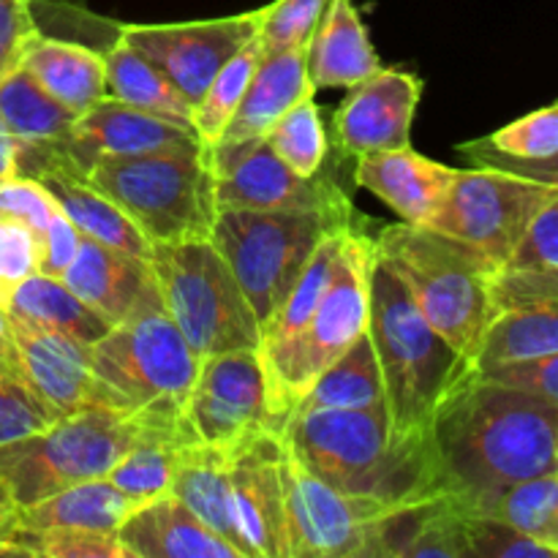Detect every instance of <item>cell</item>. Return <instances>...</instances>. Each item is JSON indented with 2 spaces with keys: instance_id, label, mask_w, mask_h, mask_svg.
Here are the masks:
<instances>
[{
  "instance_id": "6da1fadb",
  "label": "cell",
  "mask_w": 558,
  "mask_h": 558,
  "mask_svg": "<svg viewBox=\"0 0 558 558\" xmlns=\"http://www.w3.org/2000/svg\"><path fill=\"white\" fill-rule=\"evenodd\" d=\"M447 488L477 510L507 485L558 469V407L474 371L430 425Z\"/></svg>"
},
{
  "instance_id": "7a4b0ae2",
  "label": "cell",
  "mask_w": 558,
  "mask_h": 558,
  "mask_svg": "<svg viewBox=\"0 0 558 558\" xmlns=\"http://www.w3.org/2000/svg\"><path fill=\"white\" fill-rule=\"evenodd\" d=\"M278 436L311 474L347 494L392 507L452 494L430 434H398L385 403L298 412Z\"/></svg>"
},
{
  "instance_id": "3957f363",
  "label": "cell",
  "mask_w": 558,
  "mask_h": 558,
  "mask_svg": "<svg viewBox=\"0 0 558 558\" xmlns=\"http://www.w3.org/2000/svg\"><path fill=\"white\" fill-rule=\"evenodd\" d=\"M368 338L396 430L430 434L441 403L474 374V365L420 314L412 294L379 254L371 270Z\"/></svg>"
},
{
  "instance_id": "277c9868",
  "label": "cell",
  "mask_w": 558,
  "mask_h": 558,
  "mask_svg": "<svg viewBox=\"0 0 558 558\" xmlns=\"http://www.w3.org/2000/svg\"><path fill=\"white\" fill-rule=\"evenodd\" d=\"M374 243L420 314L474 365L480 341L496 316L494 270L463 245L417 223H387L374 234Z\"/></svg>"
},
{
  "instance_id": "5b68a950",
  "label": "cell",
  "mask_w": 558,
  "mask_h": 558,
  "mask_svg": "<svg viewBox=\"0 0 558 558\" xmlns=\"http://www.w3.org/2000/svg\"><path fill=\"white\" fill-rule=\"evenodd\" d=\"M376 262L374 234L365 229H347L341 262L327 287L325 298L316 305L311 319L281 347L262 354L267 379V407L270 428L281 434L283 423L294 412L314 381L368 332L371 314V270Z\"/></svg>"
},
{
  "instance_id": "8992f818",
  "label": "cell",
  "mask_w": 558,
  "mask_h": 558,
  "mask_svg": "<svg viewBox=\"0 0 558 558\" xmlns=\"http://www.w3.org/2000/svg\"><path fill=\"white\" fill-rule=\"evenodd\" d=\"M101 407L131 414H183L202 360L153 287L90 347Z\"/></svg>"
},
{
  "instance_id": "52a82bcc",
  "label": "cell",
  "mask_w": 558,
  "mask_h": 558,
  "mask_svg": "<svg viewBox=\"0 0 558 558\" xmlns=\"http://www.w3.org/2000/svg\"><path fill=\"white\" fill-rule=\"evenodd\" d=\"M87 183L118 205L150 245L210 240L216 227L207 145L107 158L87 172Z\"/></svg>"
},
{
  "instance_id": "ba28073f",
  "label": "cell",
  "mask_w": 558,
  "mask_h": 558,
  "mask_svg": "<svg viewBox=\"0 0 558 558\" xmlns=\"http://www.w3.org/2000/svg\"><path fill=\"white\" fill-rule=\"evenodd\" d=\"M158 294L196 357L262 347V327L213 240L153 245Z\"/></svg>"
},
{
  "instance_id": "9c48e42d",
  "label": "cell",
  "mask_w": 558,
  "mask_h": 558,
  "mask_svg": "<svg viewBox=\"0 0 558 558\" xmlns=\"http://www.w3.org/2000/svg\"><path fill=\"white\" fill-rule=\"evenodd\" d=\"M354 218L327 210H221L213 245L227 259L262 332L332 229Z\"/></svg>"
},
{
  "instance_id": "30bf717a",
  "label": "cell",
  "mask_w": 558,
  "mask_h": 558,
  "mask_svg": "<svg viewBox=\"0 0 558 558\" xmlns=\"http://www.w3.org/2000/svg\"><path fill=\"white\" fill-rule=\"evenodd\" d=\"M140 428L142 414L109 407L65 414L44 430L0 447V483L16 507H27L69 485L107 477Z\"/></svg>"
},
{
  "instance_id": "8fae6325",
  "label": "cell",
  "mask_w": 558,
  "mask_h": 558,
  "mask_svg": "<svg viewBox=\"0 0 558 558\" xmlns=\"http://www.w3.org/2000/svg\"><path fill=\"white\" fill-rule=\"evenodd\" d=\"M556 194V185L505 169H458L428 229L463 245L496 272L510 259L539 207Z\"/></svg>"
},
{
  "instance_id": "7c38bea8",
  "label": "cell",
  "mask_w": 558,
  "mask_h": 558,
  "mask_svg": "<svg viewBox=\"0 0 558 558\" xmlns=\"http://www.w3.org/2000/svg\"><path fill=\"white\" fill-rule=\"evenodd\" d=\"M289 558H376L379 526L396 507L347 494L292 456L281 439Z\"/></svg>"
},
{
  "instance_id": "4fadbf2b",
  "label": "cell",
  "mask_w": 558,
  "mask_h": 558,
  "mask_svg": "<svg viewBox=\"0 0 558 558\" xmlns=\"http://www.w3.org/2000/svg\"><path fill=\"white\" fill-rule=\"evenodd\" d=\"M216 207L221 210H327L352 216V202L322 169L303 178L289 169L265 140L207 145Z\"/></svg>"
},
{
  "instance_id": "5bb4252c",
  "label": "cell",
  "mask_w": 558,
  "mask_h": 558,
  "mask_svg": "<svg viewBox=\"0 0 558 558\" xmlns=\"http://www.w3.org/2000/svg\"><path fill=\"white\" fill-rule=\"evenodd\" d=\"M183 423L191 441L229 450L259 430H272L259 349L202 360L183 403Z\"/></svg>"
},
{
  "instance_id": "9a60e30c",
  "label": "cell",
  "mask_w": 558,
  "mask_h": 558,
  "mask_svg": "<svg viewBox=\"0 0 558 558\" xmlns=\"http://www.w3.org/2000/svg\"><path fill=\"white\" fill-rule=\"evenodd\" d=\"M259 22L262 9L174 25H125L120 38L145 54L196 107L213 76L259 33Z\"/></svg>"
},
{
  "instance_id": "2e32d148",
  "label": "cell",
  "mask_w": 558,
  "mask_h": 558,
  "mask_svg": "<svg viewBox=\"0 0 558 558\" xmlns=\"http://www.w3.org/2000/svg\"><path fill=\"white\" fill-rule=\"evenodd\" d=\"M423 98V80L401 69H385L349 87L332 118V140L341 156L398 150L412 145V123Z\"/></svg>"
},
{
  "instance_id": "e0dca14e",
  "label": "cell",
  "mask_w": 558,
  "mask_h": 558,
  "mask_svg": "<svg viewBox=\"0 0 558 558\" xmlns=\"http://www.w3.org/2000/svg\"><path fill=\"white\" fill-rule=\"evenodd\" d=\"M229 480L248 558H289L281 436L259 430L234 447Z\"/></svg>"
},
{
  "instance_id": "ac0fdd59",
  "label": "cell",
  "mask_w": 558,
  "mask_h": 558,
  "mask_svg": "<svg viewBox=\"0 0 558 558\" xmlns=\"http://www.w3.org/2000/svg\"><path fill=\"white\" fill-rule=\"evenodd\" d=\"M199 145L205 142L196 136L191 125L172 123V120H163L145 109L118 101V98L104 96L74 120L63 142V150L71 163L87 178V172L107 158L189 150V147Z\"/></svg>"
},
{
  "instance_id": "d6986e66",
  "label": "cell",
  "mask_w": 558,
  "mask_h": 558,
  "mask_svg": "<svg viewBox=\"0 0 558 558\" xmlns=\"http://www.w3.org/2000/svg\"><path fill=\"white\" fill-rule=\"evenodd\" d=\"M9 322L16 365L33 392L52 409L54 417H65L85 407H101L87 343L65 332L44 330L16 319Z\"/></svg>"
},
{
  "instance_id": "ffe728a7",
  "label": "cell",
  "mask_w": 558,
  "mask_h": 558,
  "mask_svg": "<svg viewBox=\"0 0 558 558\" xmlns=\"http://www.w3.org/2000/svg\"><path fill=\"white\" fill-rule=\"evenodd\" d=\"M456 172V167L430 161L407 145L354 158L352 174L360 189L379 196L401 216V221L428 227L439 213Z\"/></svg>"
},
{
  "instance_id": "44dd1931",
  "label": "cell",
  "mask_w": 558,
  "mask_h": 558,
  "mask_svg": "<svg viewBox=\"0 0 558 558\" xmlns=\"http://www.w3.org/2000/svg\"><path fill=\"white\" fill-rule=\"evenodd\" d=\"M118 539L131 558H243L172 494L142 501L118 529Z\"/></svg>"
},
{
  "instance_id": "7402d4cb",
  "label": "cell",
  "mask_w": 558,
  "mask_h": 558,
  "mask_svg": "<svg viewBox=\"0 0 558 558\" xmlns=\"http://www.w3.org/2000/svg\"><path fill=\"white\" fill-rule=\"evenodd\" d=\"M60 281L109 325L125 319L134 305L156 287L150 259L109 248L90 238H82L80 251Z\"/></svg>"
},
{
  "instance_id": "603a6c76",
  "label": "cell",
  "mask_w": 558,
  "mask_h": 558,
  "mask_svg": "<svg viewBox=\"0 0 558 558\" xmlns=\"http://www.w3.org/2000/svg\"><path fill=\"white\" fill-rule=\"evenodd\" d=\"M314 85L305 65V47L281 49V52L262 54L254 76H251L245 96L227 129L213 145H240V142L265 140L267 131L294 107V104L314 98Z\"/></svg>"
},
{
  "instance_id": "cb8c5ba5",
  "label": "cell",
  "mask_w": 558,
  "mask_h": 558,
  "mask_svg": "<svg viewBox=\"0 0 558 558\" xmlns=\"http://www.w3.org/2000/svg\"><path fill=\"white\" fill-rule=\"evenodd\" d=\"M466 518L456 494L396 507L379 526L376 558H469Z\"/></svg>"
},
{
  "instance_id": "d4e9b609",
  "label": "cell",
  "mask_w": 558,
  "mask_h": 558,
  "mask_svg": "<svg viewBox=\"0 0 558 558\" xmlns=\"http://www.w3.org/2000/svg\"><path fill=\"white\" fill-rule=\"evenodd\" d=\"M140 507L131 496H125L118 485L107 477L85 480L69 485L36 505L16 507L11 532L44 534V532H93L118 534L125 518ZM9 539V537H5Z\"/></svg>"
},
{
  "instance_id": "484cf974",
  "label": "cell",
  "mask_w": 558,
  "mask_h": 558,
  "mask_svg": "<svg viewBox=\"0 0 558 558\" xmlns=\"http://www.w3.org/2000/svg\"><path fill=\"white\" fill-rule=\"evenodd\" d=\"M305 65L314 90L352 87L381 69L368 27L354 0H332L305 44Z\"/></svg>"
},
{
  "instance_id": "4316f807",
  "label": "cell",
  "mask_w": 558,
  "mask_h": 558,
  "mask_svg": "<svg viewBox=\"0 0 558 558\" xmlns=\"http://www.w3.org/2000/svg\"><path fill=\"white\" fill-rule=\"evenodd\" d=\"M496 314L558 300V194L539 207L510 259L490 276Z\"/></svg>"
},
{
  "instance_id": "83f0119b",
  "label": "cell",
  "mask_w": 558,
  "mask_h": 558,
  "mask_svg": "<svg viewBox=\"0 0 558 558\" xmlns=\"http://www.w3.org/2000/svg\"><path fill=\"white\" fill-rule=\"evenodd\" d=\"M232 450L229 447L199 445V441L185 445L183 452H180L169 494L178 496L207 529L221 534L229 545H234L243 554V558H248V548H245L238 515H234L232 480H229Z\"/></svg>"
},
{
  "instance_id": "f1b7e54d",
  "label": "cell",
  "mask_w": 558,
  "mask_h": 558,
  "mask_svg": "<svg viewBox=\"0 0 558 558\" xmlns=\"http://www.w3.org/2000/svg\"><path fill=\"white\" fill-rule=\"evenodd\" d=\"M22 69L74 114L87 112L107 96L104 54L65 38L38 33L22 58Z\"/></svg>"
},
{
  "instance_id": "f546056e",
  "label": "cell",
  "mask_w": 558,
  "mask_h": 558,
  "mask_svg": "<svg viewBox=\"0 0 558 558\" xmlns=\"http://www.w3.org/2000/svg\"><path fill=\"white\" fill-rule=\"evenodd\" d=\"M185 445H191V436L183 414H142L140 434L109 469L107 480L140 505L169 494Z\"/></svg>"
},
{
  "instance_id": "4dcf8cb0",
  "label": "cell",
  "mask_w": 558,
  "mask_h": 558,
  "mask_svg": "<svg viewBox=\"0 0 558 558\" xmlns=\"http://www.w3.org/2000/svg\"><path fill=\"white\" fill-rule=\"evenodd\" d=\"M550 354H558V300L499 311L480 341L474 371L485 374L501 365L532 363Z\"/></svg>"
},
{
  "instance_id": "1f68e13d",
  "label": "cell",
  "mask_w": 558,
  "mask_h": 558,
  "mask_svg": "<svg viewBox=\"0 0 558 558\" xmlns=\"http://www.w3.org/2000/svg\"><path fill=\"white\" fill-rule=\"evenodd\" d=\"M80 114L54 101L25 69L0 80V123L14 136L16 147H58Z\"/></svg>"
},
{
  "instance_id": "d6a6232c",
  "label": "cell",
  "mask_w": 558,
  "mask_h": 558,
  "mask_svg": "<svg viewBox=\"0 0 558 558\" xmlns=\"http://www.w3.org/2000/svg\"><path fill=\"white\" fill-rule=\"evenodd\" d=\"M5 314L9 319L25 322V325L65 332L87 347L107 336V330L112 327L90 305L82 303L60 278L41 276V272L31 276L16 289Z\"/></svg>"
},
{
  "instance_id": "836d02e7",
  "label": "cell",
  "mask_w": 558,
  "mask_h": 558,
  "mask_svg": "<svg viewBox=\"0 0 558 558\" xmlns=\"http://www.w3.org/2000/svg\"><path fill=\"white\" fill-rule=\"evenodd\" d=\"M104 63H107L109 98H118V101L145 109V112L158 114V118L172 120V123L191 125L194 107L185 101L183 93L123 38L118 36V41L104 52Z\"/></svg>"
},
{
  "instance_id": "e575fe53",
  "label": "cell",
  "mask_w": 558,
  "mask_h": 558,
  "mask_svg": "<svg viewBox=\"0 0 558 558\" xmlns=\"http://www.w3.org/2000/svg\"><path fill=\"white\" fill-rule=\"evenodd\" d=\"M374 403H385V385H381L374 343L365 332L314 381V387L305 392L292 414L322 412V409H360L374 407Z\"/></svg>"
},
{
  "instance_id": "d590c367",
  "label": "cell",
  "mask_w": 558,
  "mask_h": 558,
  "mask_svg": "<svg viewBox=\"0 0 558 558\" xmlns=\"http://www.w3.org/2000/svg\"><path fill=\"white\" fill-rule=\"evenodd\" d=\"M494 515L526 537L537 539L558 558V469L507 485L499 494L480 501L474 515Z\"/></svg>"
},
{
  "instance_id": "8d00e7d4",
  "label": "cell",
  "mask_w": 558,
  "mask_h": 558,
  "mask_svg": "<svg viewBox=\"0 0 558 558\" xmlns=\"http://www.w3.org/2000/svg\"><path fill=\"white\" fill-rule=\"evenodd\" d=\"M349 227H352V223H349ZM349 227L332 229V232L322 240L319 248L314 251L311 262L305 265V270L300 272L298 283L292 287L289 298L283 300V305L276 311L270 325L262 332L259 352H270V349L281 347L283 341H289V338L311 319L316 305L325 298L327 287L332 283V276H336L338 262H341L343 238H347Z\"/></svg>"
},
{
  "instance_id": "74e56055",
  "label": "cell",
  "mask_w": 558,
  "mask_h": 558,
  "mask_svg": "<svg viewBox=\"0 0 558 558\" xmlns=\"http://www.w3.org/2000/svg\"><path fill=\"white\" fill-rule=\"evenodd\" d=\"M267 147L303 178H314L325 169L330 156V136H327L322 109L314 98L294 104L276 125L265 134Z\"/></svg>"
},
{
  "instance_id": "f35d334b",
  "label": "cell",
  "mask_w": 558,
  "mask_h": 558,
  "mask_svg": "<svg viewBox=\"0 0 558 558\" xmlns=\"http://www.w3.org/2000/svg\"><path fill=\"white\" fill-rule=\"evenodd\" d=\"M262 54H265V49H262L259 36H254L216 76H213L205 96H202L199 104L194 107V118H191L196 136H199L205 145H213V142L221 136V131L227 129L229 118H232L234 109L243 101L245 87H248Z\"/></svg>"
},
{
  "instance_id": "ab89813d",
  "label": "cell",
  "mask_w": 558,
  "mask_h": 558,
  "mask_svg": "<svg viewBox=\"0 0 558 558\" xmlns=\"http://www.w3.org/2000/svg\"><path fill=\"white\" fill-rule=\"evenodd\" d=\"M54 414L33 392L16 363H0V447L44 430L54 423Z\"/></svg>"
},
{
  "instance_id": "60d3db41",
  "label": "cell",
  "mask_w": 558,
  "mask_h": 558,
  "mask_svg": "<svg viewBox=\"0 0 558 558\" xmlns=\"http://www.w3.org/2000/svg\"><path fill=\"white\" fill-rule=\"evenodd\" d=\"M332 0H276L262 9L259 44L267 52L305 47Z\"/></svg>"
},
{
  "instance_id": "b9f144b4",
  "label": "cell",
  "mask_w": 558,
  "mask_h": 558,
  "mask_svg": "<svg viewBox=\"0 0 558 558\" xmlns=\"http://www.w3.org/2000/svg\"><path fill=\"white\" fill-rule=\"evenodd\" d=\"M483 142L490 150L510 158H523V161H537V158H550L558 153V101L550 107L537 109L526 118L507 123L505 129L494 131Z\"/></svg>"
},
{
  "instance_id": "7bdbcfd3",
  "label": "cell",
  "mask_w": 558,
  "mask_h": 558,
  "mask_svg": "<svg viewBox=\"0 0 558 558\" xmlns=\"http://www.w3.org/2000/svg\"><path fill=\"white\" fill-rule=\"evenodd\" d=\"M41 234L25 221L0 213V308H9L16 289L38 272Z\"/></svg>"
},
{
  "instance_id": "ee69618b",
  "label": "cell",
  "mask_w": 558,
  "mask_h": 558,
  "mask_svg": "<svg viewBox=\"0 0 558 558\" xmlns=\"http://www.w3.org/2000/svg\"><path fill=\"white\" fill-rule=\"evenodd\" d=\"M9 543L20 550V556L44 558H131L118 534L93 532H44L22 534L11 532Z\"/></svg>"
},
{
  "instance_id": "f6af8a7d",
  "label": "cell",
  "mask_w": 558,
  "mask_h": 558,
  "mask_svg": "<svg viewBox=\"0 0 558 558\" xmlns=\"http://www.w3.org/2000/svg\"><path fill=\"white\" fill-rule=\"evenodd\" d=\"M466 543L469 558H556L554 550L539 545L537 539L526 537L499 518L480 512H469Z\"/></svg>"
},
{
  "instance_id": "bcb514c9",
  "label": "cell",
  "mask_w": 558,
  "mask_h": 558,
  "mask_svg": "<svg viewBox=\"0 0 558 558\" xmlns=\"http://www.w3.org/2000/svg\"><path fill=\"white\" fill-rule=\"evenodd\" d=\"M0 213L20 218L27 227L36 229L38 234H44V229L58 216L60 207L38 180L14 174V178L0 183Z\"/></svg>"
},
{
  "instance_id": "7dc6e473",
  "label": "cell",
  "mask_w": 558,
  "mask_h": 558,
  "mask_svg": "<svg viewBox=\"0 0 558 558\" xmlns=\"http://www.w3.org/2000/svg\"><path fill=\"white\" fill-rule=\"evenodd\" d=\"M38 33L33 0H0V80L20 69Z\"/></svg>"
},
{
  "instance_id": "c3c4849f",
  "label": "cell",
  "mask_w": 558,
  "mask_h": 558,
  "mask_svg": "<svg viewBox=\"0 0 558 558\" xmlns=\"http://www.w3.org/2000/svg\"><path fill=\"white\" fill-rule=\"evenodd\" d=\"M483 376L488 379L501 381V385L518 387L532 396L543 398V401L558 407V354L550 357L532 360V363H515V365H501V368L485 371Z\"/></svg>"
},
{
  "instance_id": "681fc988",
  "label": "cell",
  "mask_w": 558,
  "mask_h": 558,
  "mask_svg": "<svg viewBox=\"0 0 558 558\" xmlns=\"http://www.w3.org/2000/svg\"><path fill=\"white\" fill-rule=\"evenodd\" d=\"M461 156H466L472 161V167H494L505 169V172L521 174V178L537 180V183L556 185L558 189V153L550 158H537V161H523V158H510L501 156V153L490 150L483 142H466V145L458 147Z\"/></svg>"
},
{
  "instance_id": "f907efd6",
  "label": "cell",
  "mask_w": 558,
  "mask_h": 558,
  "mask_svg": "<svg viewBox=\"0 0 558 558\" xmlns=\"http://www.w3.org/2000/svg\"><path fill=\"white\" fill-rule=\"evenodd\" d=\"M80 243L82 232L60 210L41 234V262H38V272L49 278H63V272L69 270L76 251H80Z\"/></svg>"
},
{
  "instance_id": "816d5d0a",
  "label": "cell",
  "mask_w": 558,
  "mask_h": 558,
  "mask_svg": "<svg viewBox=\"0 0 558 558\" xmlns=\"http://www.w3.org/2000/svg\"><path fill=\"white\" fill-rule=\"evenodd\" d=\"M14 515H16L14 499H11L9 488L0 483V556H20V550H16L9 539H5L9 537L11 523H14Z\"/></svg>"
},
{
  "instance_id": "f5cc1de1",
  "label": "cell",
  "mask_w": 558,
  "mask_h": 558,
  "mask_svg": "<svg viewBox=\"0 0 558 558\" xmlns=\"http://www.w3.org/2000/svg\"><path fill=\"white\" fill-rule=\"evenodd\" d=\"M16 174V142L0 123V183Z\"/></svg>"
},
{
  "instance_id": "db71d44e",
  "label": "cell",
  "mask_w": 558,
  "mask_h": 558,
  "mask_svg": "<svg viewBox=\"0 0 558 558\" xmlns=\"http://www.w3.org/2000/svg\"><path fill=\"white\" fill-rule=\"evenodd\" d=\"M0 363H16L14 341H11V322L5 308H0Z\"/></svg>"
},
{
  "instance_id": "11a10c76",
  "label": "cell",
  "mask_w": 558,
  "mask_h": 558,
  "mask_svg": "<svg viewBox=\"0 0 558 558\" xmlns=\"http://www.w3.org/2000/svg\"><path fill=\"white\" fill-rule=\"evenodd\" d=\"M556 447H558V445H556Z\"/></svg>"
}]
</instances>
